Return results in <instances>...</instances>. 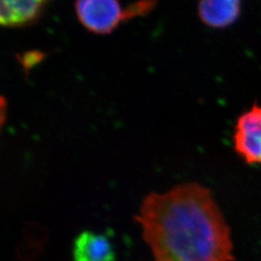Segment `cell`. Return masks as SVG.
Returning a JSON list of instances; mask_svg holds the SVG:
<instances>
[{"mask_svg": "<svg viewBox=\"0 0 261 261\" xmlns=\"http://www.w3.org/2000/svg\"><path fill=\"white\" fill-rule=\"evenodd\" d=\"M239 0H204L198 2L197 14L201 21L211 28H226L241 14Z\"/></svg>", "mask_w": 261, "mask_h": 261, "instance_id": "cell-5", "label": "cell"}, {"mask_svg": "<svg viewBox=\"0 0 261 261\" xmlns=\"http://www.w3.org/2000/svg\"><path fill=\"white\" fill-rule=\"evenodd\" d=\"M156 5L155 1H138L128 5L125 11V19H132L138 16H144L148 14Z\"/></svg>", "mask_w": 261, "mask_h": 261, "instance_id": "cell-7", "label": "cell"}, {"mask_svg": "<svg viewBox=\"0 0 261 261\" xmlns=\"http://www.w3.org/2000/svg\"><path fill=\"white\" fill-rule=\"evenodd\" d=\"M156 261H232L229 227L205 187L184 183L146 196L137 217Z\"/></svg>", "mask_w": 261, "mask_h": 261, "instance_id": "cell-1", "label": "cell"}, {"mask_svg": "<svg viewBox=\"0 0 261 261\" xmlns=\"http://www.w3.org/2000/svg\"><path fill=\"white\" fill-rule=\"evenodd\" d=\"M75 261H114L115 253L108 237L91 231L80 234L74 244Z\"/></svg>", "mask_w": 261, "mask_h": 261, "instance_id": "cell-6", "label": "cell"}, {"mask_svg": "<svg viewBox=\"0 0 261 261\" xmlns=\"http://www.w3.org/2000/svg\"><path fill=\"white\" fill-rule=\"evenodd\" d=\"M233 145L247 164L261 166V105L253 103L238 116L234 126Z\"/></svg>", "mask_w": 261, "mask_h": 261, "instance_id": "cell-2", "label": "cell"}, {"mask_svg": "<svg viewBox=\"0 0 261 261\" xmlns=\"http://www.w3.org/2000/svg\"><path fill=\"white\" fill-rule=\"evenodd\" d=\"M47 1L3 0L0 2V23L5 27H24L36 22Z\"/></svg>", "mask_w": 261, "mask_h": 261, "instance_id": "cell-4", "label": "cell"}, {"mask_svg": "<svg viewBox=\"0 0 261 261\" xmlns=\"http://www.w3.org/2000/svg\"><path fill=\"white\" fill-rule=\"evenodd\" d=\"M43 57H44V54H42L40 51H29V53L24 54L22 58L19 59V61L21 62L23 68L25 70H28V69L32 68L33 66L36 65L39 61L42 60Z\"/></svg>", "mask_w": 261, "mask_h": 261, "instance_id": "cell-8", "label": "cell"}, {"mask_svg": "<svg viewBox=\"0 0 261 261\" xmlns=\"http://www.w3.org/2000/svg\"><path fill=\"white\" fill-rule=\"evenodd\" d=\"M80 22L97 34H109L125 19V11L117 0H81L75 2Z\"/></svg>", "mask_w": 261, "mask_h": 261, "instance_id": "cell-3", "label": "cell"}]
</instances>
